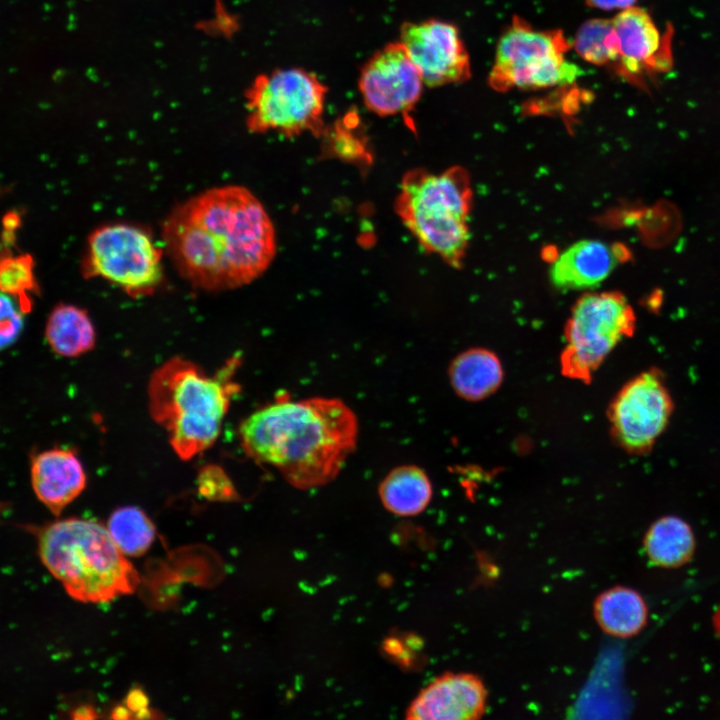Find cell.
<instances>
[{
	"mask_svg": "<svg viewBox=\"0 0 720 720\" xmlns=\"http://www.w3.org/2000/svg\"><path fill=\"white\" fill-rule=\"evenodd\" d=\"M117 547L129 556L144 554L155 539V526L137 507L126 506L115 510L107 525Z\"/></svg>",
	"mask_w": 720,
	"mask_h": 720,
	"instance_id": "22",
	"label": "cell"
},
{
	"mask_svg": "<svg viewBox=\"0 0 720 720\" xmlns=\"http://www.w3.org/2000/svg\"><path fill=\"white\" fill-rule=\"evenodd\" d=\"M471 201L464 169L452 167L435 174L417 168L403 176L395 211L425 250L458 267L470 237Z\"/></svg>",
	"mask_w": 720,
	"mask_h": 720,
	"instance_id": "5",
	"label": "cell"
},
{
	"mask_svg": "<svg viewBox=\"0 0 720 720\" xmlns=\"http://www.w3.org/2000/svg\"><path fill=\"white\" fill-rule=\"evenodd\" d=\"M127 707L138 713L146 711L147 698L140 690H133L127 697Z\"/></svg>",
	"mask_w": 720,
	"mask_h": 720,
	"instance_id": "28",
	"label": "cell"
},
{
	"mask_svg": "<svg viewBox=\"0 0 720 720\" xmlns=\"http://www.w3.org/2000/svg\"><path fill=\"white\" fill-rule=\"evenodd\" d=\"M23 312L19 305L0 292V350L13 344L23 329Z\"/></svg>",
	"mask_w": 720,
	"mask_h": 720,
	"instance_id": "25",
	"label": "cell"
},
{
	"mask_svg": "<svg viewBox=\"0 0 720 720\" xmlns=\"http://www.w3.org/2000/svg\"><path fill=\"white\" fill-rule=\"evenodd\" d=\"M674 409L662 371H643L619 390L610 406L613 435L626 451L647 453L666 430Z\"/></svg>",
	"mask_w": 720,
	"mask_h": 720,
	"instance_id": "10",
	"label": "cell"
},
{
	"mask_svg": "<svg viewBox=\"0 0 720 720\" xmlns=\"http://www.w3.org/2000/svg\"><path fill=\"white\" fill-rule=\"evenodd\" d=\"M636 318L617 292L590 293L575 304L565 328L560 356L567 377L588 381L614 347L633 334Z\"/></svg>",
	"mask_w": 720,
	"mask_h": 720,
	"instance_id": "9",
	"label": "cell"
},
{
	"mask_svg": "<svg viewBox=\"0 0 720 720\" xmlns=\"http://www.w3.org/2000/svg\"><path fill=\"white\" fill-rule=\"evenodd\" d=\"M4 230L15 232L21 226V217L16 211H9L2 219Z\"/></svg>",
	"mask_w": 720,
	"mask_h": 720,
	"instance_id": "29",
	"label": "cell"
},
{
	"mask_svg": "<svg viewBox=\"0 0 720 720\" xmlns=\"http://www.w3.org/2000/svg\"><path fill=\"white\" fill-rule=\"evenodd\" d=\"M400 42L428 87L463 83L471 77L468 51L452 23L438 19L405 22Z\"/></svg>",
	"mask_w": 720,
	"mask_h": 720,
	"instance_id": "12",
	"label": "cell"
},
{
	"mask_svg": "<svg viewBox=\"0 0 720 720\" xmlns=\"http://www.w3.org/2000/svg\"><path fill=\"white\" fill-rule=\"evenodd\" d=\"M628 255L623 247L600 240L573 243L554 259L552 284L561 290H580L600 285Z\"/></svg>",
	"mask_w": 720,
	"mask_h": 720,
	"instance_id": "15",
	"label": "cell"
},
{
	"mask_svg": "<svg viewBox=\"0 0 720 720\" xmlns=\"http://www.w3.org/2000/svg\"><path fill=\"white\" fill-rule=\"evenodd\" d=\"M45 337L54 352L65 357L82 355L95 346L96 333L87 312L71 304H59L50 313Z\"/></svg>",
	"mask_w": 720,
	"mask_h": 720,
	"instance_id": "21",
	"label": "cell"
},
{
	"mask_svg": "<svg viewBox=\"0 0 720 720\" xmlns=\"http://www.w3.org/2000/svg\"><path fill=\"white\" fill-rule=\"evenodd\" d=\"M327 87L303 68L277 69L258 76L247 92V124L255 133L277 132L288 138L321 136Z\"/></svg>",
	"mask_w": 720,
	"mask_h": 720,
	"instance_id": "7",
	"label": "cell"
},
{
	"mask_svg": "<svg viewBox=\"0 0 720 720\" xmlns=\"http://www.w3.org/2000/svg\"><path fill=\"white\" fill-rule=\"evenodd\" d=\"M589 7L600 10H624L634 6L636 0H585Z\"/></svg>",
	"mask_w": 720,
	"mask_h": 720,
	"instance_id": "27",
	"label": "cell"
},
{
	"mask_svg": "<svg viewBox=\"0 0 720 720\" xmlns=\"http://www.w3.org/2000/svg\"><path fill=\"white\" fill-rule=\"evenodd\" d=\"M573 46L584 61L615 70L618 50L612 19L585 21L576 32Z\"/></svg>",
	"mask_w": 720,
	"mask_h": 720,
	"instance_id": "23",
	"label": "cell"
},
{
	"mask_svg": "<svg viewBox=\"0 0 720 720\" xmlns=\"http://www.w3.org/2000/svg\"><path fill=\"white\" fill-rule=\"evenodd\" d=\"M593 615L605 634L626 639L636 636L646 627L649 610L638 591L616 585L597 595L593 603Z\"/></svg>",
	"mask_w": 720,
	"mask_h": 720,
	"instance_id": "17",
	"label": "cell"
},
{
	"mask_svg": "<svg viewBox=\"0 0 720 720\" xmlns=\"http://www.w3.org/2000/svg\"><path fill=\"white\" fill-rule=\"evenodd\" d=\"M200 491L207 497L225 499L233 495L232 485L226 475L216 467H207L200 475Z\"/></svg>",
	"mask_w": 720,
	"mask_h": 720,
	"instance_id": "26",
	"label": "cell"
},
{
	"mask_svg": "<svg viewBox=\"0 0 720 720\" xmlns=\"http://www.w3.org/2000/svg\"><path fill=\"white\" fill-rule=\"evenodd\" d=\"M238 359L229 360L215 375L191 361L175 357L153 373L149 388L152 418L169 436L176 454L190 459L217 439L231 397Z\"/></svg>",
	"mask_w": 720,
	"mask_h": 720,
	"instance_id": "3",
	"label": "cell"
},
{
	"mask_svg": "<svg viewBox=\"0 0 720 720\" xmlns=\"http://www.w3.org/2000/svg\"><path fill=\"white\" fill-rule=\"evenodd\" d=\"M0 291L17 296L23 313L31 310L32 301L28 292L39 293L33 273V259L30 255L0 258Z\"/></svg>",
	"mask_w": 720,
	"mask_h": 720,
	"instance_id": "24",
	"label": "cell"
},
{
	"mask_svg": "<svg viewBox=\"0 0 720 720\" xmlns=\"http://www.w3.org/2000/svg\"><path fill=\"white\" fill-rule=\"evenodd\" d=\"M713 625H714V628H715L717 634H718L719 637H720V606H719V608H718V609L715 611V613H714V616H713Z\"/></svg>",
	"mask_w": 720,
	"mask_h": 720,
	"instance_id": "31",
	"label": "cell"
},
{
	"mask_svg": "<svg viewBox=\"0 0 720 720\" xmlns=\"http://www.w3.org/2000/svg\"><path fill=\"white\" fill-rule=\"evenodd\" d=\"M81 272L88 279L109 281L129 296L150 295L163 280L162 250L141 227L103 225L89 235Z\"/></svg>",
	"mask_w": 720,
	"mask_h": 720,
	"instance_id": "8",
	"label": "cell"
},
{
	"mask_svg": "<svg viewBox=\"0 0 720 720\" xmlns=\"http://www.w3.org/2000/svg\"><path fill=\"white\" fill-rule=\"evenodd\" d=\"M488 692L473 673L445 672L426 685L406 710L408 720H475L487 710Z\"/></svg>",
	"mask_w": 720,
	"mask_h": 720,
	"instance_id": "14",
	"label": "cell"
},
{
	"mask_svg": "<svg viewBox=\"0 0 720 720\" xmlns=\"http://www.w3.org/2000/svg\"><path fill=\"white\" fill-rule=\"evenodd\" d=\"M36 535L42 563L75 600L101 603L135 591L137 571L98 522L56 520Z\"/></svg>",
	"mask_w": 720,
	"mask_h": 720,
	"instance_id": "4",
	"label": "cell"
},
{
	"mask_svg": "<svg viewBox=\"0 0 720 720\" xmlns=\"http://www.w3.org/2000/svg\"><path fill=\"white\" fill-rule=\"evenodd\" d=\"M162 237L178 273L206 291L251 283L276 254L267 211L239 185L214 187L178 205L164 221Z\"/></svg>",
	"mask_w": 720,
	"mask_h": 720,
	"instance_id": "1",
	"label": "cell"
},
{
	"mask_svg": "<svg viewBox=\"0 0 720 720\" xmlns=\"http://www.w3.org/2000/svg\"><path fill=\"white\" fill-rule=\"evenodd\" d=\"M252 459L274 467L292 486L331 482L356 448L358 423L341 400H278L248 416L239 430Z\"/></svg>",
	"mask_w": 720,
	"mask_h": 720,
	"instance_id": "2",
	"label": "cell"
},
{
	"mask_svg": "<svg viewBox=\"0 0 720 720\" xmlns=\"http://www.w3.org/2000/svg\"><path fill=\"white\" fill-rule=\"evenodd\" d=\"M31 482L40 502L59 515L84 490L86 475L72 450L53 448L33 457Z\"/></svg>",
	"mask_w": 720,
	"mask_h": 720,
	"instance_id": "16",
	"label": "cell"
},
{
	"mask_svg": "<svg viewBox=\"0 0 720 720\" xmlns=\"http://www.w3.org/2000/svg\"><path fill=\"white\" fill-rule=\"evenodd\" d=\"M74 718H93V715H90V713H93V711L89 707H79L74 712Z\"/></svg>",
	"mask_w": 720,
	"mask_h": 720,
	"instance_id": "30",
	"label": "cell"
},
{
	"mask_svg": "<svg viewBox=\"0 0 720 720\" xmlns=\"http://www.w3.org/2000/svg\"><path fill=\"white\" fill-rule=\"evenodd\" d=\"M695 546L690 525L673 515L654 521L643 538V547L649 561L662 568L683 566L692 558Z\"/></svg>",
	"mask_w": 720,
	"mask_h": 720,
	"instance_id": "19",
	"label": "cell"
},
{
	"mask_svg": "<svg viewBox=\"0 0 720 720\" xmlns=\"http://www.w3.org/2000/svg\"><path fill=\"white\" fill-rule=\"evenodd\" d=\"M423 87L422 75L400 41L376 51L362 67L358 80L365 106L379 116L409 113Z\"/></svg>",
	"mask_w": 720,
	"mask_h": 720,
	"instance_id": "11",
	"label": "cell"
},
{
	"mask_svg": "<svg viewBox=\"0 0 720 720\" xmlns=\"http://www.w3.org/2000/svg\"><path fill=\"white\" fill-rule=\"evenodd\" d=\"M383 506L398 516H415L425 510L432 498V486L426 473L417 466L393 469L379 486Z\"/></svg>",
	"mask_w": 720,
	"mask_h": 720,
	"instance_id": "20",
	"label": "cell"
},
{
	"mask_svg": "<svg viewBox=\"0 0 720 720\" xmlns=\"http://www.w3.org/2000/svg\"><path fill=\"white\" fill-rule=\"evenodd\" d=\"M571 46L560 30H536L514 16L498 40L488 83L500 92L570 85L583 72L566 59Z\"/></svg>",
	"mask_w": 720,
	"mask_h": 720,
	"instance_id": "6",
	"label": "cell"
},
{
	"mask_svg": "<svg viewBox=\"0 0 720 720\" xmlns=\"http://www.w3.org/2000/svg\"><path fill=\"white\" fill-rule=\"evenodd\" d=\"M618 61L614 72L640 85L646 75L671 66L670 39L661 35L652 17L643 8L631 6L613 19Z\"/></svg>",
	"mask_w": 720,
	"mask_h": 720,
	"instance_id": "13",
	"label": "cell"
},
{
	"mask_svg": "<svg viewBox=\"0 0 720 720\" xmlns=\"http://www.w3.org/2000/svg\"><path fill=\"white\" fill-rule=\"evenodd\" d=\"M449 378L460 397L470 401L481 400L500 386L503 369L493 352L474 348L455 358L449 368Z\"/></svg>",
	"mask_w": 720,
	"mask_h": 720,
	"instance_id": "18",
	"label": "cell"
}]
</instances>
